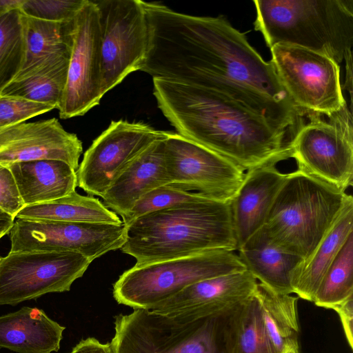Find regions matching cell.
Listing matches in <instances>:
<instances>
[{
  "label": "cell",
  "mask_w": 353,
  "mask_h": 353,
  "mask_svg": "<svg viewBox=\"0 0 353 353\" xmlns=\"http://www.w3.org/2000/svg\"><path fill=\"white\" fill-rule=\"evenodd\" d=\"M148 47L140 70L211 90L289 130L299 114L271 61L221 17L183 14L143 1Z\"/></svg>",
  "instance_id": "cell-1"
},
{
  "label": "cell",
  "mask_w": 353,
  "mask_h": 353,
  "mask_svg": "<svg viewBox=\"0 0 353 353\" xmlns=\"http://www.w3.org/2000/svg\"><path fill=\"white\" fill-rule=\"evenodd\" d=\"M159 108L178 134L249 171L290 159L288 131L217 92L153 79Z\"/></svg>",
  "instance_id": "cell-2"
},
{
  "label": "cell",
  "mask_w": 353,
  "mask_h": 353,
  "mask_svg": "<svg viewBox=\"0 0 353 353\" xmlns=\"http://www.w3.org/2000/svg\"><path fill=\"white\" fill-rule=\"evenodd\" d=\"M121 250L143 265L214 250L237 251L230 202L213 199L142 215L125 225Z\"/></svg>",
  "instance_id": "cell-3"
},
{
  "label": "cell",
  "mask_w": 353,
  "mask_h": 353,
  "mask_svg": "<svg viewBox=\"0 0 353 353\" xmlns=\"http://www.w3.org/2000/svg\"><path fill=\"white\" fill-rule=\"evenodd\" d=\"M254 28L278 43L326 55L337 63L352 53L353 0H254Z\"/></svg>",
  "instance_id": "cell-4"
},
{
  "label": "cell",
  "mask_w": 353,
  "mask_h": 353,
  "mask_svg": "<svg viewBox=\"0 0 353 353\" xmlns=\"http://www.w3.org/2000/svg\"><path fill=\"white\" fill-rule=\"evenodd\" d=\"M237 307L204 316L134 309L114 316L110 344L114 353H232Z\"/></svg>",
  "instance_id": "cell-5"
},
{
  "label": "cell",
  "mask_w": 353,
  "mask_h": 353,
  "mask_svg": "<svg viewBox=\"0 0 353 353\" xmlns=\"http://www.w3.org/2000/svg\"><path fill=\"white\" fill-rule=\"evenodd\" d=\"M352 198L296 169L288 173L262 228L274 245L305 261Z\"/></svg>",
  "instance_id": "cell-6"
},
{
  "label": "cell",
  "mask_w": 353,
  "mask_h": 353,
  "mask_svg": "<svg viewBox=\"0 0 353 353\" xmlns=\"http://www.w3.org/2000/svg\"><path fill=\"white\" fill-rule=\"evenodd\" d=\"M234 252L208 251L134 265L114 283L113 296L120 305L149 310L195 283L245 270Z\"/></svg>",
  "instance_id": "cell-7"
},
{
  "label": "cell",
  "mask_w": 353,
  "mask_h": 353,
  "mask_svg": "<svg viewBox=\"0 0 353 353\" xmlns=\"http://www.w3.org/2000/svg\"><path fill=\"white\" fill-rule=\"evenodd\" d=\"M328 118L313 113L290 138V157L297 170L345 192L353 181L352 116L345 104Z\"/></svg>",
  "instance_id": "cell-8"
},
{
  "label": "cell",
  "mask_w": 353,
  "mask_h": 353,
  "mask_svg": "<svg viewBox=\"0 0 353 353\" xmlns=\"http://www.w3.org/2000/svg\"><path fill=\"white\" fill-rule=\"evenodd\" d=\"M101 33V87L103 96L129 74L140 70L148 47L143 1L92 0Z\"/></svg>",
  "instance_id": "cell-9"
},
{
  "label": "cell",
  "mask_w": 353,
  "mask_h": 353,
  "mask_svg": "<svg viewBox=\"0 0 353 353\" xmlns=\"http://www.w3.org/2000/svg\"><path fill=\"white\" fill-rule=\"evenodd\" d=\"M274 70L294 105L327 117L345 104L340 66L323 54L278 43L270 48Z\"/></svg>",
  "instance_id": "cell-10"
},
{
  "label": "cell",
  "mask_w": 353,
  "mask_h": 353,
  "mask_svg": "<svg viewBox=\"0 0 353 353\" xmlns=\"http://www.w3.org/2000/svg\"><path fill=\"white\" fill-rule=\"evenodd\" d=\"M92 262L65 252H9L0 257V305H15L46 294L63 292Z\"/></svg>",
  "instance_id": "cell-11"
},
{
  "label": "cell",
  "mask_w": 353,
  "mask_h": 353,
  "mask_svg": "<svg viewBox=\"0 0 353 353\" xmlns=\"http://www.w3.org/2000/svg\"><path fill=\"white\" fill-rule=\"evenodd\" d=\"M165 159L170 184L230 202L245 172L225 157L178 133L168 132Z\"/></svg>",
  "instance_id": "cell-12"
},
{
  "label": "cell",
  "mask_w": 353,
  "mask_h": 353,
  "mask_svg": "<svg viewBox=\"0 0 353 353\" xmlns=\"http://www.w3.org/2000/svg\"><path fill=\"white\" fill-rule=\"evenodd\" d=\"M10 252L48 251L81 254L91 262L121 249L126 227L121 224L30 221L17 219L9 233Z\"/></svg>",
  "instance_id": "cell-13"
},
{
  "label": "cell",
  "mask_w": 353,
  "mask_h": 353,
  "mask_svg": "<svg viewBox=\"0 0 353 353\" xmlns=\"http://www.w3.org/2000/svg\"><path fill=\"white\" fill-rule=\"evenodd\" d=\"M167 133L141 122L112 121L84 153L77 170V186L102 197L132 161Z\"/></svg>",
  "instance_id": "cell-14"
},
{
  "label": "cell",
  "mask_w": 353,
  "mask_h": 353,
  "mask_svg": "<svg viewBox=\"0 0 353 353\" xmlns=\"http://www.w3.org/2000/svg\"><path fill=\"white\" fill-rule=\"evenodd\" d=\"M101 33L97 8L92 0L74 18L73 45L62 100L61 119L82 116L97 105L101 87Z\"/></svg>",
  "instance_id": "cell-15"
},
{
  "label": "cell",
  "mask_w": 353,
  "mask_h": 353,
  "mask_svg": "<svg viewBox=\"0 0 353 353\" xmlns=\"http://www.w3.org/2000/svg\"><path fill=\"white\" fill-rule=\"evenodd\" d=\"M82 152L80 139L65 131L55 118L0 128V164L7 167L17 162L54 159L77 171Z\"/></svg>",
  "instance_id": "cell-16"
},
{
  "label": "cell",
  "mask_w": 353,
  "mask_h": 353,
  "mask_svg": "<svg viewBox=\"0 0 353 353\" xmlns=\"http://www.w3.org/2000/svg\"><path fill=\"white\" fill-rule=\"evenodd\" d=\"M257 283L246 270L223 274L190 285L149 310L166 316H208L240 305L254 295Z\"/></svg>",
  "instance_id": "cell-17"
},
{
  "label": "cell",
  "mask_w": 353,
  "mask_h": 353,
  "mask_svg": "<svg viewBox=\"0 0 353 353\" xmlns=\"http://www.w3.org/2000/svg\"><path fill=\"white\" fill-rule=\"evenodd\" d=\"M288 175V173L280 172L276 165L245 172L241 185L230 201L237 250L263 226Z\"/></svg>",
  "instance_id": "cell-18"
},
{
  "label": "cell",
  "mask_w": 353,
  "mask_h": 353,
  "mask_svg": "<svg viewBox=\"0 0 353 353\" xmlns=\"http://www.w3.org/2000/svg\"><path fill=\"white\" fill-rule=\"evenodd\" d=\"M165 139L154 141L132 161L101 197L103 203L122 219L148 193L170 184Z\"/></svg>",
  "instance_id": "cell-19"
},
{
  "label": "cell",
  "mask_w": 353,
  "mask_h": 353,
  "mask_svg": "<svg viewBox=\"0 0 353 353\" xmlns=\"http://www.w3.org/2000/svg\"><path fill=\"white\" fill-rule=\"evenodd\" d=\"M65 327L37 307L0 316V348L17 353L57 352Z\"/></svg>",
  "instance_id": "cell-20"
},
{
  "label": "cell",
  "mask_w": 353,
  "mask_h": 353,
  "mask_svg": "<svg viewBox=\"0 0 353 353\" xmlns=\"http://www.w3.org/2000/svg\"><path fill=\"white\" fill-rule=\"evenodd\" d=\"M26 205L52 201L76 191L77 171L54 159L17 162L8 166Z\"/></svg>",
  "instance_id": "cell-21"
},
{
  "label": "cell",
  "mask_w": 353,
  "mask_h": 353,
  "mask_svg": "<svg viewBox=\"0 0 353 353\" xmlns=\"http://www.w3.org/2000/svg\"><path fill=\"white\" fill-rule=\"evenodd\" d=\"M353 232V198L342 209L321 241L293 272L291 285L298 298L312 302L320 283L341 248Z\"/></svg>",
  "instance_id": "cell-22"
},
{
  "label": "cell",
  "mask_w": 353,
  "mask_h": 353,
  "mask_svg": "<svg viewBox=\"0 0 353 353\" xmlns=\"http://www.w3.org/2000/svg\"><path fill=\"white\" fill-rule=\"evenodd\" d=\"M237 251L246 270L261 283L279 294L293 293L292 274L303 259L274 245L263 228Z\"/></svg>",
  "instance_id": "cell-23"
},
{
  "label": "cell",
  "mask_w": 353,
  "mask_h": 353,
  "mask_svg": "<svg viewBox=\"0 0 353 353\" xmlns=\"http://www.w3.org/2000/svg\"><path fill=\"white\" fill-rule=\"evenodd\" d=\"M256 298L264 328L274 353L300 352L297 302L291 294H279L258 283Z\"/></svg>",
  "instance_id": "cell-24"
},
{
  "label": "cell",
  "mask_w": 353,
  "mask_h": 353,
  "mask_svg": "<svg viewBox=\"0 0 353 353\" xmlns=\"http://www.w3.org/2000/svg\"><path fill=\"white\" fill-rule=\"evenodd\" d=\"M70 57L46 59L20 72L0 94L46 104L58 109L65 88Z\"/></svg>",
  "instance_id": "cell-25"
},
{
  "label": "cell",
  "mask_w": 353,
  "mask_h": 353,
  "mask_svg": "<svg viewBox=\"0 0 353 353\" xmlns=\"http://www.w3.org/2000/svg\"><path fill=\"white\" fill-rule=\"evenodd\" d=\"M17 219L30 221L121 224L122 220L98 198L76 191L44 203L26 205Z\"/></svg>",
  "instance_id": "cell-26"
},
{
  "label": "cell",
  "mask_w": 353,
  "mask_h": 353,
  "mask_svg": "<svg viewBox=\"0 0 353 353\" xmlns=\"http://www.w3.org/2000/svg\"><path fill=\"white\" fill-rule=\"evenodd\" d=\"M25 55L19 72L41 61L57 56L70 57L74 19L63 22L35 19L21 12Z\"/></svg>",
  "instance_id": "cell-27"
},
{
  "label": "cell",
  "mask_w": 353,
  "mask_h": 353,
  "mask_svg": "<svg viewBox=\"0 0 353 353\" xmlns=\"http://www.w3.org/2000/svg\"><path fill=\"white\" fill-rule=\"evenodd\" d=\"M353 296V232L350 234L323 276L313 303L331 309Z\"/></svg>",
  "instance_id": "cell-28"
},
{
  "label": "cell",
  "mask_w": 353,
  "mask_h": 353,
  "mask_svg": "<svg viewBox=\"0 0 353 353\" xmlns=\"http://www.w3.org/2000/svg\"><path fill=\"white\" fill-rule=\"evenodd\" d=\"M232 353H274L254 295L234 310L232 325Z\"/></svg>",
  "instance_id": "cell-29"
},
{
  "label": "cell",
  "mask_w": 353,
  "mask_h": 353,
  "mask_svg": "<svg viewBox=\"0 0 353 353\" xmlns=\"http://www.w3.org/2000/svg\"><path fill=\"white\" fill-rule=\"evenodd\" d=\"M24 55L21 12L17 8L0 17V94L21 71Z\"/></svg>",
  "instance_id": "cell-30"
},
{
  "label": "cell",
  "mask_w": 353,
  "mask_h": 353,
  "mask_svg": "<svg viewBox=\"0 0 353 353\" xmlns=\"http://www.w3.org/2000/svg\"><path fill=\"white\" fill-rule=\"evenodd\" d=\"M209 198L201 193L184 190L172 185H163L145 195L122 219V221L126 225L149 212Z\"/></svg>",
  "instance_id": "cell-31"
},
{
  "label": "cell",
  "mask_w": 353,
  "mask_h": 353,
  "mask_svg": "<svg viewBox=\"0 0 353 353\" xmlns=\"http://www.w3.org/2000/svg\"><path fill=\"white\" fill-rule=\"evenodd\" d=\"M85 2L86 0H24L19 10L30 17L63 22L73 20Z\"/></svg>",
  "instance_id": "cell-32"
},
{
  "label": "cell",
  "mask_w": 353,
  "mask_h": 353,
  "mask_svg": "<svg viewBox=\"0 0 353 353\" xmlns=\"http://www.w3.org/2000/svg\"><path fill=\"white\" fill-rule=\"evenodd\" d=\"M53 109L46 104L0 94V128L23 123Z\"/></svg>",
  "instance_id": "cell-33"
},
{
  "label": "cell",
  "mask_w": 353,
  "mask_h": 353,
  "mask_svg": "<svg viewBox=\"0 0 353 353\" xmlns=\"http://www.w3.org/2000/svg\"><path fill=\"white\" fill-rule=\"evenodd\" d=\"M23 207L10 170L0 164V209L15 219Z\"/></svg>",
  "instance_id": "cell-34"
},
{
  "label": "cell",
  "mask_w": 353,
  "mask_h": 353,
  "mask_svg": "<svg viewBox=\"0 0 353 353\" xmlns=\"http://www.w3.org/2000/svg\"><path fill=\"white\" fill-rule=\"evenodd\" d=\"M331 310L339 315L347 343L353 348V296L335 305Z\"/></svg>",
  "instance_id": "cell-35"
},
{
  "label": "cell",
  "mask_w": 353,
  "mask_h": 353,
  "mask_svg": "<svg viewBox=\"0 0 353 353\" xmlns=\"http://www.w3.org/2000/svg\"><path fill=\"white\" fill-rule=\"evenodd\" d=\"M70 353H114L110 343H102L93 337L81 340Z\"/></svg>",
  "instance_id": "cell-36"
},
{
  "label": "cell",
  "mask_w": 353,
  "mask_h": 353,
  "mask_svg": "<svg viewBox=\"0 0 353 353\" xmlns=\"http://www.w3.org/2000/svg\"><path fill=\"white\" fill-rule=\"evenodd\" d=\"M14 221V218L0 209V239L8 234Z\"/></svg>",
  "instance_id": "cell-37"
},
{
  "label": "cell",
  "mask_w": 353,
  "mask_h": 353,
  "mask_svg": "<svg viewBox=\"0 0 353 353\" xmlns=\"http://www.w3.org/2000/svg\"><path fill=\"white\" fill-rule=\"evenodd\" d=\"M24 0H0V17L8 12L19 8Z\"/></svg>",
  "instance_id": "cell-38"
},
{
  "label": "cell",
  "mask_w": 353,
  "mask_h": 353,
  "mask_svg": "<svg viewBox=\"0 0 353 353\" xmlns=\"http://www.w3.org/2000/svg\"><path fill=\"white\" fill-rule=\"evenodd\" d=\"M346 62V88L350 92V99H352V53L349 54L345 59Z\"/></svg>",
  "instance_id": "cell-39"
},
{
  "label": "cell",
  "mask_w": 353,
  "mask_h": 353,
  "mask_svg": "<svg viewBox=\"0 0 353 353\" xmlns=\"http://www.w3.org/2000/svg\"><path fill=\"white\" fill-rule=\"evenodd\" d=\"M297 353H301V352H297Z\"/></svg>",
  "instance_id": "cell-40"
}]
</instances>
